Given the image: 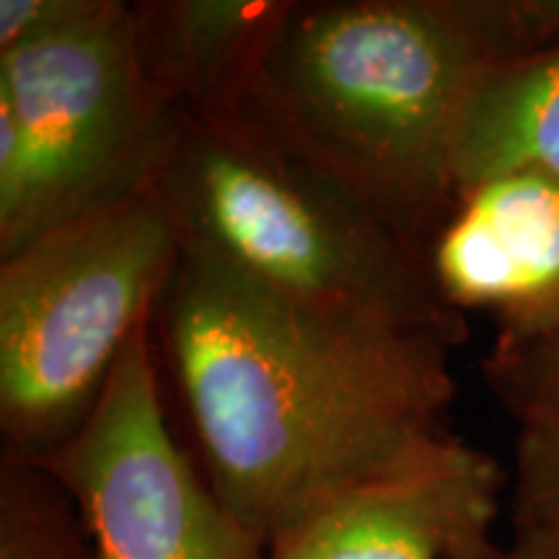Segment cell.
Segmentation results:
<instances>
[{
  "mask_svg": "<svg viewBox=\"0 0 559 559\" xmlns=\"http://www.w3.org/2000/svg\"><path fill=\"white\" fill-rule=\"evenodd\" d=\"M510 169L559 179V39L495 75L474 99L456 151V190Z\"/></svg>",
  "mask_w": 559,
  "mask_h": 559,
  "instance_id": "cell-10",
  "label": "cell"
},
{
  "mask_svg": "<svg viewBox=\"0 0 559 559\" xmlns=\"http://www.w3.org/2000/svg\"><path fill=\"white\" fill-rule=\"evenodd\" d=\"M453 309L492 311L498 337H531L559 321V179L510 169L466 187L430 249Z\"/></svg>",
  "mask_w": 559,
  "mask_h": 559,
  "instance_id": "cell-8",
  "label": "cell"
},
{
  "mask_svg": "<svg viewBox=\"0 0 559 559\" xmlns=\"http://www.w3.org/2000/svg\"><path fill=\"white\" fill-rule=\"evenodd\" d=\"M510 510L513 528L539 531L559 542V419L519 425Z\"/></svg>",
  "mask_w": 559,
  "mask_h": 559,
  "instance_id": "cell-13",
  "label": "cell"
},
{
  "mask_svg": "<svg viewBox=\"0 0 559 559\" xmlns=\"http://www.w3.org/2000/svg\"><path fill=\"white\" fill-rule=\"evenodd\" d=\"M508 474L456 432L337 489L267 544V559H502Z\"/></svg>",
  "mask_w": 559,
  "mask_h": 559,
  "instance_id": "cell-7",
  "label": "cell"
},
{
  "mask_svg": "<svg viewBox=\"0 0 559 559\" xmlns=\"http://www.w3.org/2000/svg\"><path fill=\"white\" fill-rule=\"evenodd\" d=\"M174 111L145 75L124 0L0 52V260L145 190Z\"/></svg>",
  "mask_w": 559,
  "mask_h": 559,
  "instance_id": "cell-5",
  "label": "cell"
},
{
  "mask_svg": "<svg viewBox=\"0 0 559 559\" xmlns=\"http://www.w3.org/2000/svg\"><path fill=\"white\" fill-rule=\"evenodd\" d=\"M102 5L104 0H0V52L66 32Z\"/></svg>",
  "mask_w": 559,
  "mask_h": 559,
  "instance_id": "cell-14",
  "label": "cell"
},
{
  "mask_svg": "<svg viewBox=\"0 0 559 559\" xmlns=\"http://www.w3.org/2000/svg\"><path fill=\"white\" fill-rule=\"evenodd\" d=\"M156 324L202 474L264 542L449 436V342L321 311L181 254Z\"/></svg>",
  "mask_w": 559,
  "mask_h": 559,
  "instance_id": "cell-1",
  "label": "cell"
},
{
  "mask_svg": "<svg viewBox=\"0 0 559 559\" xmlns=\"http://www.w3.org/2000/svg\"><path fill=\"white\" fill-rule=\"evenodd\" d=\"M293 0H140L135 47L153 91L169 109L228 102L254 81Z\"/></svg>",
  "mask_w": 559,
  "mask_h": 559,
  "instance_id": "cell-9",
  "label": "cell"
},
{
  "mask_svg": "<svg viewBox=\"0 0 559 559\" xmlns=\"http://www.w3.org/2000/svg\"><path fill=\"white\" fill-rule=\"evenodd\" d=\"M181 257L148 190L0 260L3 456L39 461L83 428Z\"/></svg>",
  "mask_w": 559,
  "mask_h": 559,
  "instance_id": "cell-4",
  "label": "cell"
},
{
  "mask_svg": "<svg viewBox=\"0 0 559 559\" xmlns=\"http://www.w3.org/2000/svg\"><path fill=\"white\" fill-rule=\"evenodd\" d=\"M502 559H559V542L539 531L513 528V539L506 547Z\"/></svg>",
  "mask_w": 559,
  "mask_h": 559,
  "instance_id": "cell-15",
  "label": "cell"
},
{
  "mask_svg": "<svg viewBox=\"0 0 559 559\" xmlns=\"http://www.w3.org/2000/svg\"><path fill=\"white\" fill-rule=\"evenodd\" d=\"M559 39V0H293L249 96L430 254L466 115Z\"/></svg>",
  "mask_w": 559,
  "mask_h": 559,
  "instance_id": "cell-2",
  "label": "cell"
},
{
  "mask_svg": "<svg viewBox=\"0 0 559 559\" xmlns=\"http://www.w3.org/2000/svg\"><path fill=\"white\" fill-rule=\"evenodd\" d=\"M156 317L124 347L83 428L39 459L79 506L96 559H267L174 438L156 368Z\"/></svg>",
  "mask_w": 559,
  "mask_h": 559,
  "instance_id": "cell-6",
  "label": "cell"
},
{
  "mask_svg": "<svg viewBox=\"0 0 559 559\" xmlns=\"http://www.w3.org/2000/svg\"><path fill=\"white\" fill-rule=\"evenodd\" d=\"M0 559H96L79 506L39 461L0 456Z\"/></svg>",
  "mask_w": 559,
  "mask_h": 559,
  "instance_id": "cell-11",
  "label": "cell"
},
{
  "mask_svg": "<svg viewBox=\"0 0 559 559\" xmlns=\"http://www.w3.org/2000/svg\"><path fill=\"white\" fill-rule=\"evenodd\" d=\"M181 254L313 309L438 337L456 349L466 317L438 290L430 254L241 91L177 109L148 185Z\"/></svg>",
  "mask_w": 559,
  "mask_h": 559,
  "instance_id": "cell-3",
  "label": "cell"
},
{
  "mask_svg": "<svg viewBox=\"0 0 559 559\" xmlns=\"http://www.w3.org/2000/svg\"><path fill=\"white\" fill-rule=\"evenodd\" d=\"M481 379L515 423L559 419V321L531 337H498Z\"/></svg>",
  "mask_w": 559,
  "mask_h": 559,
  "instance_id": "cell-12",
  "label": "cell"
}]
</instances>
